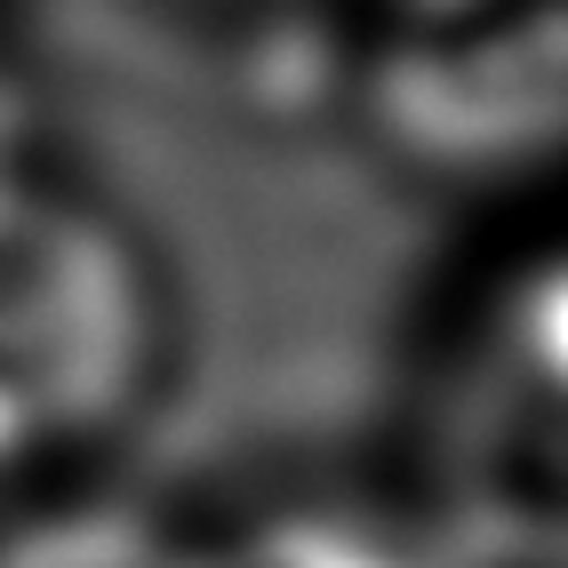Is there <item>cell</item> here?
Instances as JSON below:
<instances>
[{
	"mask_svg": "<svg viewBox=\"0 0 568 568\" xmlns=\"http://www.w3.org/2000/svg\"><path fill=\"white\" fill-rule=\"evenodd\" d=\"M193 568H448V560L345 513H273L241 537L193 552Z\"/></svg>",
	"mask_w": 568,
	"mask_h": 568,
	"instance_id": "cell-4",
	"label": "cell"
},
{
	"mask_svg": "<svg viewBox=\"0 0 568 568\" xmlns=\"http://www.w3.org/2000/svg\"><path fill=\"white\" fill-rule=\"evenodd\" d=\"M448 568H560V264L537 248L465 321L440 393Z\"/></svg>",
	"mask_w": 568,
	"mask_h": 568,
	"instance_id": "cell-2",
	"label": "cell"
},
{
	"mask_svg": "<svg viewBox=\"0 0 568 568\" xmlns=\"http://www.w3.org/2000/svg\"><path fill=\"white\" fill-rule=\"evenodd\" d=\"M0 568H193V545L129 505H49L0 537Z\"/></svg>",
	"mask_w": 568,
	"mask_h": 568,
	"instance_id": "cell-3",
	"label": "cell"
},
{
	"mask_svg": "<svg viewBox=\"0 0 568 568\" xmlns=\"http://www.w3.org/2000/svg\"><path fill=\"white\" fill-rule=\"evenodd\" d=\"M224 9H281V0H224ZM296 9H313V0H296Z\"/></svg>",
	"mask_w": 568,
	"mask_h": 568,
	"instance_id": "cell-5",
	"label": "cell"
},
{
	"mask_svg": "<svg viewBox=\"0 0 568 568\" xmlns=\"http://www.w3.org/2000/svg\"><path fill=\"white\" fill-rule=\"evenodd\" d=\"M169 376V288L104 201L0 161V473L129 433Z\"/></svg>",
	"mask_w": 568,
	"mask_h": 568,
	"instance_id": "cell-1",
	"label": "cell"
}]
</instances>
